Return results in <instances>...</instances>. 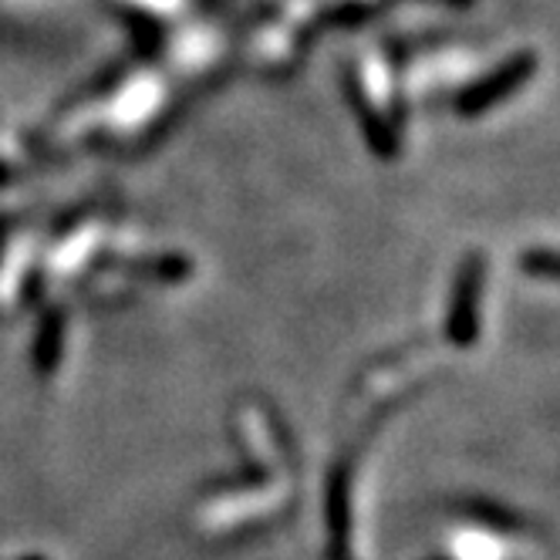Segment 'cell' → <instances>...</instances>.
<instances>
[{"label":"cell","instance_id":"cell-1","mask_svg":"<svg viewBox=\"0 0 560 560\" xmlns=\"http://www.w3.org/2000/svg\"><path fill=\"white\" fill-rule=\"evenodd\" d=\"M173 78L159 68H139L122 85L92 105L95 129L118 142H136L159 126V118L170 112Z\"/></svg>","mask_w":560,"mask_h":560},{"label":"cell","instance_id":"cell-2","mask_svg":"<svg viewBox=\"0 0 560 560\" xmlns=\"http://www.w3.org/2000/svg\"><path fill=\"white\" fill-rule=\"evenodd\" d=\"M354 98L365 115L372 139H392L398 108H402V85H398V68L378 45L365 48L354 61Z\"/></svg>","mask_w":560,"mask_h":560},{"label":"cell","instance_id":"cell-3","mask_svg":"<svg viewBox=\"0 0 560 560\" xmlns=\"http://www.w3.org/2000/svg\"><path fill=\"white\" fill-rule=\"evenodd\" d=\"M226 55V37L220 27L213 24H183L173 31L170 45H166V58L170 68L183 78H203L210 74Z\"/></svg>","mask_w":560,"mask_h":560},{"label":"cell","instance_id":"cell-4","mask_svg":"<svg viewBox=\"0 0 560 560\" xmlns=\"http://www.w3.org/2000/svg\"><path fill=\"white\" fill-rule=\"evenodd\" d=\"M108 244V226L98 223V220H89V223H78L74 230H68L61 240L48 247L45 254V277L48 280H74L82 277L95 254H102Z\"/></svg>","mask_w":560,"mask_h":560},{"label":"cell","instance_id":"cell-5","mask_svg":"<svg viewBox=\"0 0 560 560\" xmlns=\"http://www.w3.org/2000/svg\"><path fill=\"white\" fill-rule=\"evenodd\" d=\"M301 27L291 24L284 14L277 21H270L267 27H260L250 42V55L257 58V65L270 68V65H291L294 61V45H298Z\"/></svg>","mask_w":560,"mask_h":560},{"label":"cell","instance_id":"cell-6","mask_svg":"<svg viewBox=\"0 0 560 560\" xmlns=\"http://www.w3.org/2000/svg\"><path fill=\"white\" fill-rule=\"evenodd\" d=\"M34 254L37 247L31 240H18V244H11L4 257H0V307L18 304L24 280L31 277V267H34Z\"/></svg>","mask_w":560,"mask_h":560},{"label":"cell","instance_id":"cell-7","mask_svg":"<svg viewBox=\"0 0 560 560\" xmlns=\"http://www.w3.org/2000/svg\"><path fill=\"white\" fill-rule=\"evenodd\" d=\"M118 4L149 18V21H173L186 11L189 0H118Z\"/></svg>","mask_w":560,"mask_h":560},{"label":"cell","instance_id":"cell-8","mask_svg":"<svg viewBox=\"0 0 560 560\" xmlns=\"http://www.w3.org/2000/svg\"><path fill=\"white\" fill-rule=\"evenodd\" d=\"M11 8H45V0H8Z\"/></svg>","mask_w":560,"mask_h":560}]
</instances>
